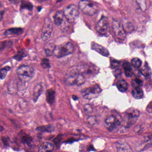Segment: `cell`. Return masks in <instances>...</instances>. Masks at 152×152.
<instances>
[{
    "label": "cell",
    "mask_w": 152,
    "mask_h": 152,
    "mask_svg": "<svg viewBox=\"0 0 152 152\" xmlns=\"http://www.w3.org/2000/svg\"><path fill=\"white\" fill-rule=\"evenodd\" d=\"M54 23L57 26L63 27L65 25L66 22L67 21L65 16L64 11H58L57 12L54 17Z\"/></svg>",
    "instance_id": "7c38bea8"
},
{
    "label": "cell",
    "mask_w": 152,
    "mask_h": 152,
    "mask_svg": "<svg viewBox=\"0 0 152 152\" xmlns=\"http://www.w3.org/2000/svg\"><path fill=\"white\" fill-rule=\"evenodd\" d=\"M56 92L55 91L51 89L48 90L46 91V100L50 105H52L55 102Z\"/></svg>",
    "instance_id": "2e32d148"
},
{
    "label": "cell",
    "mask_w": 152,
    "mask_h": 152,
    "mask_svg": "<svg viewBox=\"0 0 152 152\" xmlns=\"http://www.w3.org/2000/svg\"><path fill=\"white\" fill-rule=\"evenodd\" d=\"M18 75L20 76L21 80L28 81L29 78H33L35 74V70L29 66L22 65L19 66L17 71Z\"/></svg>",
    "instance_id": "277c9868"
},
{
    "label": "cell",
    "mask_w": 152,
    "mask_h": 152,
    "mask_svg": "<svg viewBox=\"0 0 152 152\" xmlns=\"http://www.w3.org/2000/svg\"><path fill=\"white\" fill-rule=\"evenodd\" d=\"M91 48L92 50L104 56L107 57L109 55V51L106 48L97 43L92 42L91 44Z\"/></svg>",
    "instance_id": "4fadbf2b"
},
{
    "label": "cell",
    "mask_w": 152,
    "mask_h": 152,
    "mask_svg": "<svg viewBox=\"0 0 152 152\" xmlns=\"http://www.w3.org/2000/svg\"><path fill=\"white\" fill-rule=\"evenodd\" d=\"M131 64L135 68H139L142 64V62L139 58H135L132 59Z\"/></svg>",
    "instance_id": "cb8c5ba5"
},
{
    "label": "cell",
    "mask_w": 152,
    "mask_h": 152,
    "mask_svg": "<svg viewBox=\"0 0 152 152\" xmlns=\"http://www.w3.org/2000/svg\"><path fill=\"white\" fill-rule=\"evenodd\" d=\"M142 81L138 79H135L132 80V85L134 88L140 87L142 85Z\"/></svg>",
    "instance_id": "f1b7e54d"
},
{
    "label": "cell",
    "mask_w": 152,
    "mask_h": 152,
    "mask_svg": "<svg viewBox=\"0 0 152 152\" xmlns=\"http://www.w3.org/2000/svg\"><path fill=\"white\" fill-rule=\"evenodd\" d=\"M36 130L42 132L52 133L55 131V127L52 125H42L39 126L36 129Z\"/></svg>",
    "instance_id": "ac0fdd59"
},
{
    "label": "cell",
    "mask_w": 152,
    "mask_h": 152,
    "mask_svg": "<svg viewBox=\"0 0 152 152\" xmlns=\"http://www.w3.org/2000/svg\"><path fill=\"white\" fill-rule=\"evenodd\" d=\"M121 120L114 115H111L105 121L106 126L110 131H112L119 126L121 124Z\"/></svg>",
    "instance_id": "8fae6325"
},
{
    "label": "cell",
    "mask_w": 152,
    "mask_h": 152,
    "mask_svg": "<svg viewBox=\"0 0 152 152\" xmlns=\"http://www.w3.org/2000/svg\"><path fill=\"white\" fill-rule=\"evenodd\" d=\"M87 121L90 124H92V125L95 124L96 121V117L94 116H91L90 117H88Z\"/></svg>",
    "instance_id": "d6a6232c"
},
{
    "label": "cell",
    "mask_w": 152,
    "mask_h": 152,
    "mask_svg": "<svg viewBox=\"0 0 152 152\" xmlns=\"http://www.w3.org/2000/svg\"><path fill=\"white\" fill-rule=\"evenodd\" d=\"M132 95L136 99H140L144 96V92L140 87L134 88L132 91Z\"/></svg>",
    "instance_id": "ffe728a7"
},
{
    "label": "cell",
    "mask_w": 152,
    "mask_h": 152,
    "mask_svg": "<svg viewBox=\"0 0 152 152\" xmlns=\"http://www.w3.org/2000/svg\"><path fill=\"white\" fill-rule=\"evenodd\" d=\"M137 2L140 8L142 11H145L146 8V5L145 0H137Z\"/></svg>",
    "instance_id": "f546056e"
},
{
    "label": "cell",
    "mask_w": 152,
    "mask_h": 152,
    "mask_svg": "<svg viewBox=\"0 0 152 152\" xmlns=\"http://www.w3.org/2000/svg\"><path fill=\"white\" fill-rule=\"evenodd\" d=\"M41 65L43 68L45 69L49 68L50 67V64L49 60L48 58H44L42 59L41 62Z\"/></svg>",
    "instance_id": "484cf974"
},
{
    "label": "cell",
    "mask_w": 152,
    "mask_h": 152,
    "mask_svg": "<svg viewBox=\"0 0 152 152\" xmlns=\"http://www.w3.org/2000/svg\"><path fill=\"white\" fill-rule=\"evenodd\" d=\"M113 27L114 32L119 39L123 40L126 38V32L122 24L117 20L113 22Z\"/></svg>",
    "instance_id": "ba28073f"
},
{
    "label": "cell",
    "mask_w": 152,
    "mask_h": 152,
    "mask_svg": "<svg viewBox=\"0 0 152 152\" xmlns=\"http://www.w3.org/2000/svg\"><path fill=\"white\" fill-rule=\"evenodd\" d=\"M148 112H151V113H152V103L151 105L148 106Z\"/></svg>",
    "instance_id": "e575fe53"
},
{
    "label": "cell",
    "mask_w": 152,
    "mask_h": 152,
    "mask_svg": "<svg viewBox=\"0 0 152 152\" xmlns=\"http://www.w3.org/2000/svg\"><path fill=\"white\" fill-rule=\"evenodd\" d=\"M126 115L127 116V125H131L137 121L140 115V112L137 109L131 108L126 111Z\"/></svg>",
    "instance_id": "30bf717a"
},
{
    "label": "cell",
    "mask_w": 152,
    "mask_h": 152,
    "mask_svg": "<svg viewBox=\"0 0 152 152\" xmlns=\"http://www.w3.org/2000/svg\"><path fill=\"white\" fill-rule=\"evenodd\" d=\"M23 31L22 28H13L7 30L4 33L5 36H10V35H16V34H21Z\"/></svg>",
    "instance_id": "d6986e66"
},
{
    "label": "cell",
    "mask_w": 152,
    "mask_h": 152,
    "mask_svg": "<svg viewBox=\"0 0 152 152\" xmlns=\"http://www.w3.org/2000/svg\"><path fill=\"white\" fill-rule=\"evenodd\" d=\"M43 88L42 83H39L35 85L33 90L32 95L33 100L34 102H36L39 99V97L43 92Z\"/></svg>",
    "instance_id": "5bb4252c"
},
{
    "label": "cell",
    "mask_w": 152,
    "mask_h": 152,
    "mask_svg": "<svg viewBox=\"0 0 152 152\" xmlns=\"http://www.w3.org/2000/svg\"><path fill=\"white\" fill-rule=\"evenodd\" d=\"M25 56H26L25 53L23 51H22L21 52H18L17 55H16L14 57V58L15 60L19 61L22 60V59Z\"/></svg>",
    "instance_id": "4dcf8cb0"
},
{
    "label": "cell",
    "mask_w": 152,
    "mask_h": 152,
    "mask_svg": "<svg viewBox=\"0 0 152 152\" xmlns=\"http://www.w3.org/2000/svg\"><path fill=\"white\" fill-rule=\"evenodd\" d=\"M141 73L144 76L147 77V76H150L152 74V70L150 68L147 64H146L144 66L141 68Z\"/></svg>",
    "instance_id": "603a6c76"
},
{
    "label": "cell",
    "mask_w": 152,
    "mask_h": 152,
    "mask_svg": "<svg viewBox=\"0 0 152 152\" xmlns=\"http://www.w3.org/2000/svg\"><path fill=\"white\" fill-rule=\"evenodd\" d=\"M83 110L87 114H91L93 112L92 106L89 104H86L83 106Z\"/></svg>",
    "instance_id": "83f0119b"
},
{
    "label": "cell",
    "mask_w": 152,
    "mask_h": 152,
    "mask_svg": "<svg viewBox=\"0 0 152 152\" xmlns=\"http://www.w3.org/2000/svg\"><path fill=\"white\" fill-rule=\"evenodd\" d=\"M79 8L83 14L87 15L93 16L98 12L97 7L88 0H82L79 2Z\"/></svg>",
    "instance_id": "3957f363"
},
{
    "label": "cell",
    "mask_w": 152,
    "mask_h": 152,
    "mask_svg": "<svg viewBox=\"0 0 152 152\" xmlns=\"http://www.w3.org/2000/svg\"><path fill=\"white\" fill-rule=\"evenodd\" d=\"M97 32L101 35H105L109 31L108 20L105 17H102L98 22L96 27Z\"/></svg>",
    "instance_id": "9c48e42d"
},
{
    "label": "cell",
    "mask_w": 152,
    "mask_h": 152,
    "mask_svg": "<svg viewBox=\"0 0 152 152\" xmlns=\"http://www.w3.org/2000/svg\"><path fill=\"white\" fill-rule=\"evenodd\" d=\"M21 8L32 10L33 9V6L31 3H29V2L23 1L21 4Z\"/></svg>",
    "instance_id": "4316f807"
},
{
    "label": "cell",
    "mask_w": 152,
    "mask_h": 152,
    "mask_svg": "<svg viewBox=\"0 0 152 152\" xmlns=\"http://www.w3.org/2000/svg\"><path fill=\"white\" fill-rule=\"evenodd\" d=\"M72 98L74 100H75V101H76V100H78V99H79V98L77 96H75V95H73L72 96Z\"/></svg>",
    "instance_id": "d590c367"
},
{
    "label": "cell",
    "mask_w": 152,
    "mask_h": 152,
    "mask_svg": "<svg viewBox=\"0 0 152 152\" xmlns=\"http://www.w3.org/2000/svg\"><path fill=\"white\" fill-rule=\"evenodd\" d=\"M8 1L12 3H15L17 1V0H8Z\"/></svg>",
    "instance_id": "8d00e7d4"
},
{
    "label": "cell",
    "mask_w": 152,
    "mask_h": 152,
    "mask_svg": "<svg viewBox=\"0 0 152 152\" xmlns=\"http://www.w3.org/2000/svg\"><path fill=\"white\" fill-rule=\"evenodd\" d=\"M32 141V139L28 135H26L22 138V142L24 144L30 145Z\"/></svg>",
    "instance_id": "1f68e13d"
},
{
    "label": "cell",
    "mask_w": 152,
    "mask_h": 152,
    "mask_svg": "<svg viewBox=\"0 0 152 152\" xmlns=\"http://www.w3.org/2000/svg\"><path fill=\"white\" fill-rule=\"evenodd\" d=\"M64 14L68 22H74L79 16V8L75 5H71L64 10Z\"/></svg>",
    "instance_id": "8992f818"
},
{
    "label": "cell",
    "mask_w": 152,
    "mask_h": 152,
    "mask_svg": "<svg viewBox=\"0 0 152 152\" xmlns=\"http://www.w3.org/2000/svg\"><path fill=\"white\" fill-rule=\"evenodd\" d=\"M150 128L152 129V124H151V126H150Z\"/></svg>",
    "instance_id": "74e56055"
},
{
    "label": "cell",
    "mask_w": 152,
    "mask_h": 152,
    "mask_svg": "<svg viewBox=\"0 0 152 152\" xmlns=\"http://www.w3.org/2000/svg\"><path fill=\"white\" fill-rule=\"evenodd\" d=\"M119 65H120V62L118 61H113L111 63V66L113 68H117L119 66Z\"/></svg>",
    "instance_id": "836d02e7"
},
{
    "label": "cell",
    "mask_w": 152,
    "mask_h": 152,
    "mask_svg": "<svg viewBox=\"0 0 152 152\" xmlns=\"http://www.w3.org/2000/svg\"><path fill=\"white\" fill-rule=\"evenodd\" d=\"M86 81V78L80 73L77 68L71 71L66 78V83L68 85L80 86Z\"/></svg>",
    "instance_id": "6da1fadb"
},
{
    "label": "cell",
    "mask_w": 152,
    "mask_h": 152,
    "mask_svg": "<svg viewBox=\"0 0 152 152\" xmlns=\"http://www.w3.org/2000/svg\"><path fill=\"white\" fill-rule=\"evenodd\" d=\"M123 67L124 69L125 75L128 77H131L133 74V71L129 63L125 62L123 65Z\"/></svg>",
    "instance_id": "44dd1931"
},
{
    "label": "cell",
    "mask_w": 152,
    "mask_h": 152,
    "mask_svg": "<svg viewBox=\"0 0 152 152\" xmlns=\"http://www.w3.org/2000/svg\"><path fill=\"white\" fill-rule=\"evenodd\" d=\"M117 87L121 92H124L128 89V83L124 80H121L117 83Z\"/></svg>",
    "instance_id": "7402d4cb"
},
{
    "label": "cell",
    "mask_w": 152,
    "mask_h": 152,
    "mask_svg": "<svg viewBox=\"0 0 152 152\" xmlns=\"http://www.w3.org/2000/svg\"><path fill=\"white\" fill-rule=\"evenodd\" d=\"M54 149L53 144L49 142H43L39 148V152H51Z\"/></svg>",
    "instance_id": "e0dca14e"
},
{
    "label": "cell",
    "mask_w": 152,
    "mask_h": 152,
    "mask_svg": "<svg viewBox=\"0 0 152 152\" xmlns=\"http://www.w3.org/2000/svg\"><path fill=\"white\" fill-rule=\"evenodd\" d=\"M101 91L100 87L96 84L83 89L81 91L82 96L85 99H91L98 96Z\"/></svg>",
    "instance_id": "5b68a950"
},
{
    "label": "cell",
    "mask_w": 152,
    "mask_h": 152,
    "mask_svg": "<svg viewBox=\"0 0 152 152\" xmlns=\"http://www.w3.org/2000/svg\"><path fill=\"white\" fill-rule=\"evenodd\" d=\"M10 68L9 66H6L4 68H2L1 70V79L3 80L7 76V72L10 70Z\"/></svg>",
    "instance_id": "d4e9b609"
},
{
    "label": "cell",
    "mask_w": 152,
    "mask_h": 152,
    "mask_svg": "<svg viewBox=\"0 0 152 152\" xmlns=\"http://www.w3.org/2000/svg\"><path fill=\"white\" fill-rule=\"evenodd\" d=\"M74 50V47L72 42L64 43L55 46L53 55L57 58H61L72 54Z\"/></svg>",
    "instance_id": "7a4b0ae2"
},
{
    "label": "cell",
    "mask_w": 152,
    "mask_h": 152,
    "mask_svg": "<svg viewBox=\"0 0 152 152\" xmlns=\"http://www.w3.org/2000/svg\"><path fill=\"white\" fill-rule=\"evenodd\" d=\"M53 23L51 19L46 18L42 31L41 37L42 40L47 41L51 37L53 31Z\"/></svg>",
    "instance_id": "52a82bcc"
},
{
    "label": "cell",
    "mask_w": 152,
    "mask_h": 152,
    "mask_svg": "<svg viewBox=\"0 0 152 152\" xmlns=\"http://www.w3.org/2000/svg\"><path fill=\"white\" fill-rule=\"evenodd\" d=\"M116 149L118 152H132V150L129 146L123 141H118L115 144Z\"/></svg>",
    "instance_id": "9a60e30c"
}]
</instances>
